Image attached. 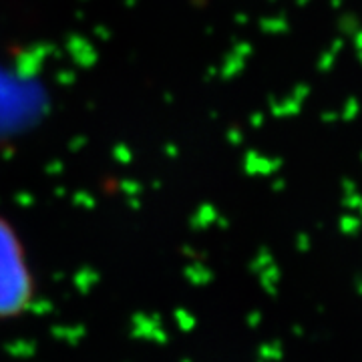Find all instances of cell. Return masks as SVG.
<instances>
[{"label":"cell","mask_w":362,"mask_h":362,"mask_svg":"<svg viewBox=\"0 0 362 362\" xmlns=\"http://www.w3.org/2000/svg\"><path fill=\"white\" fill-rule=\"evenodd\" d=\"M35 276L18 233L0 218V320H13L35 302Z\"/></svg>","instance_id":"1"}]
</instances>
